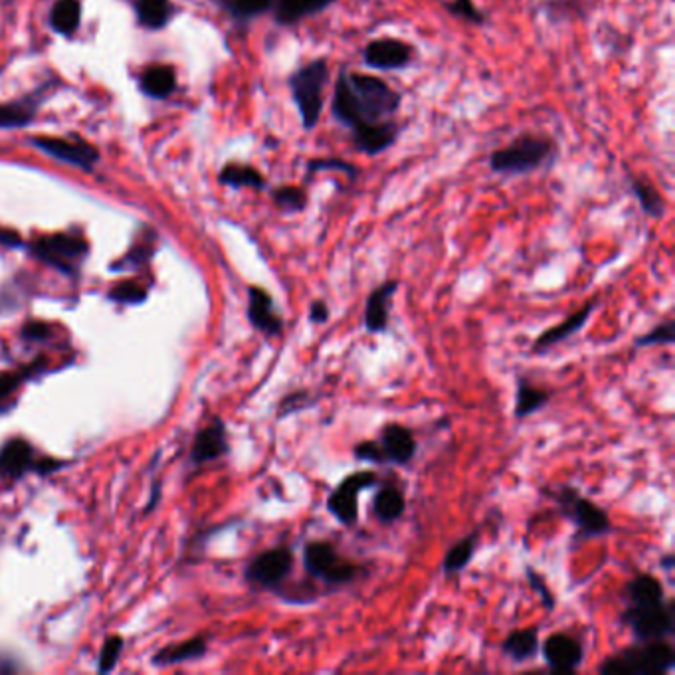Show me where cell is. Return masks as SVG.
I'll return each instance as SVG.
<instances>
[{"instance_id":"32","label":"cell","mask_w":675,"mask_h":675,"mask_svg":"<svg viewBox=\"0 0 675 675\" xmlns=\"http://www.w3.org/2000/svg\"><path fill=\"white\" fill-rule=\"evenodd\" d=\"M341 173L345 175L349 181H357L361 175L359 165L341 159V157H311L305 161V169H303V177L305 181L313 179L319 173Z\"/></svg>"},{"instance_id":"16","label":"cell","mask_w":675,"mask_h":675,"mask_svg":"<svg viewBox=\"0 0 675 675\" xmlns=\"http://www.w3.org/2000/svg\"><path fill=\"white\" fill-rule=\"evenodd\" d=\"M379 442L385 450L386 462L390 466L406 468L412 464V460L418 454V440L414 432L408 426L388 422L385 428L381 430Z\"/></svg>"},{"instance_id":"15","label":"cell","mask_w":675,"mask_h":675,"mask_svg":"<svg viewBox=\"0 0 675 675\" xmlns=\"http://www.w3.org/2000/svg\"><path fill=\"white\" fill-rule=\"evenodd\" d=\"M248 319L266 337H280L284 333V317L278 313L274 297L264 288L252 286L248 290Z\"/></svg>"},{"instance_id":"44","label":"cell","mask_w":675,"mask_h":675,"mask_svg":"<svg viewBox=\"0 0 675 675\" xmlns=\"http://www.w3.org/2000/svg\"><path fill=\"white\" fill-rule=\"evenodd\" d=\"M151 256V250H149V246L147 244H141V246H137V248H133L129 254H127V258H125V262H131V264H143L147 258Z\"/></svg>"},{"instance_id":"28","label":"cell","mask_w":675,"mask_h":675,"mask_svg":"<svg viewBox=\"0 0 675 675\" xmlns=\"http://www.w3.org/2000/svg\"><path fill=\"white\" fill-rule=\"evenodd\" d=\"M50 28L64 36L72 38L82 24V2L80 0H56L48 16Z\"/></svg>"},{"instance_id":"11","label":"cell","mask_w":675,"mask_h":675,"mask_svg":"<svg viewBox=\"0 0 675 675\" xmlns=\"http://www.w3.org/2000/svg\"><path fill=\"white\" fill-rule=\"evenodd\" d=\"M32 254L38 260L70 274L88 254V242L76 234H52L36 240L32 244Z\"/></svg>"},{"instance_id":"22","label":"cell","mask_w":675,"mask_h":675,"mask_svg":"<svg viewBox=\"0 0 675 675\" xmlns=\"http://www.w3.org/2000/svg\"><path fill=\"white\" fill-rule=\"evenodd\" d=\"M228 452V440H226V426L222 420H214L210 426H206L194 440L193 460L196 464L212 462Z\"/></svg>"},{"instance_id":"31","label":"cell","mask_w":675,"mask_h":675,"mask_svg":"<svg viewBox=\"0 0 675 675\" xmlns=\"http://www.w3.org/2000/svg\"><path fill=\"white\" fill-rule=\"evenodd\" d=\"M220 6L236 24H250L252 20L272 12L276 0H212Z\"/></svg>"},{"instance_id":"17","label":"cell","mask_w":675,"mask_h":675,"mask_svg":"<svg viewBox=\"0 0 675 675\" xmlns=\"http://www.w3.org/2000/svg\"><path fill=\"white\" fill-rule=\"evenodd\" d=\"M596 305H598V301L590 299L580 309H577L573 315H569L565 321H561L555 327L543 331L535 339V343H533V353H547L549 349H553V347L561 345L563 341L575 337L577 333H580L584 329V325L590 321Z\"/></svg>"},{"instance_id":"4","label":"cell","mask_w":675,"mask_h":675,"mask_svg":"<svg viewBox=\"0 0 675 675\" xmlns=\"http://www.w3.org/2000/svg\"><path fill=\"white\" fill-rule=\"evenodd\" d=\"M675 650L670 640L634 642V646L606 658L598 666L602 675H664L674 672Z\"/></svg>"},{"instance_id":"7","label":"cell","mask_w":675,"mask_h":675,"mask_svg":"<svg viewBox=\"0 0 675 675\" xmlns=\"http://www.w3.org/2000/svg\"><path fill=\"white\" fill-rule=\"evenodd\" d=\"M549 495L557 503L559 513L575 525L580 541L602 537L612 531L608 513L600 505L584 497L577 487L565 483L559 485L555 491H549Z\"/></svg>"},{"instance_id":"46","label":"cell","mask_w":675,"mask_h":675,"mask_svg":"<svg viewBox=\"0 0 675 675\" xmlns=\"http://www.w3.org/2000/svg\"><path fill=\"white\" fill-rule=\"evenodd\" d=\"M0 244L8 246V248H18L22 244V238L14 230L0 228Z\"/></svg>"},{"instance_id":"41","label":"cell","mask_w":675,"mask_h":675,"mask_svg":"<svg viewBox=\"0 0 675 675\" xmlns=\"http://www.w3.org/2000/svg\"><path fill=\"white\" fill-rule=\"evenodd\" d=\"M121 650H123V642H121V638H117V636L109 638V640L103 644L101 654H99V670H101L103 674L115 668V664H117V660H119V656H121Z\"/></svg>"},{"instance_id":"48","label":"cell","mask_w":675,"mask_h":675,"mask_svg":"<svg viewBox=\"0 0 675 675\" xmlns=\"http://www.w3.org/2000/svg\"><path fill=\"white\" fill-rule=\"evenodd\" d=\"M674 565H675V557L674 555H672V553H668V555H664V557L660 559V567H662L664 571H668V573H672Z\"/></svg>"},{"instance_id":"19","label":"cell","mask_w":675,"mask_h":675,"mask_svg":"<svg viewBox=\"0 0 675 675\" xmlns=\"http://www.w3.org/2000/svg\"><path fill=\"white\" fill-rule=\"evenodd\" d=\"M335 2L337 0H276L272 8V16L278 26L291 28L303 22L305 18L325 12Z\"/></svg>"},{"instance_id":"18","label":"cell","mask_w":675,"mask_h":675,"mask_svg":"<svg viewBox=\"0 0 675 675\" xmlns=\"http://www.w3.org/2000/svg\"><path fill=\"white\" fill-rule=\"evenodd\" d=\"M400 288L398 280H386L381 286L369 293L365 303V331L371 335H383L388 331V319H390V303L396 291Z\"/></svg>"},{"instance_id":"25","label":"cell","mask_w":675,"mask_h":675,"mask_svg":"<svg viewBox=\"0 0 675 675\" xmlns=\"http://www.w3.org/2000/svg\"><path fill=\"white\" fill-rule=\"evenodd\" d=\"M551 400V392L533 385L529 379L519 377L517 379V392H515V418L525 420L537 412H541L547 402Z\"/></svg>"},{"instance_id":"33","label":"cell","mask_w":675,"mask_h":675,"mask_svg":"<svg viewBox=\"0 0 675 675\" xmlns=\"http://www.w3.org/2000/svg\"><path fill=\"white\" fill-rule=\"evenodd\" d=\"M274 206L284 214H299L309 206V194L299 185H280L270 189Z\"/></svg>"},{"instance_id":"10","label":"cell","mask_w":675,"mask_h":675,"mask_svg":"<svg viewBox=\"0 0 675 675\" xmlns=\"http://www.w3.org/2000/svg\"><path fill=\"white\" fill-rule=\"evenodd\" d=\"M416 58L418 50L414 44L392 36L373 38L361 50L363 64L377 72H404L416 62Z\"/></svg>"},{"instance_id":"21","label":"cell","mask_w":675,"mask_h":675,"mask_svg":"<svg viewBox=\"0 0 675 675\" xmlns=\"http://www.w3.org/2000/svg\"><path fill=\"white\" fill-rule=\"evenodd\" d=\"M539 648H541V638H539L537 626L513 630L501 642V654L515 664H523V662L533 660L539 654Z\"/></svg>"},{"instance_id":"12","label":"cell","mask_w":675,"mask_h":675,"mask_svg":"<svg viewBox=\"0 0 675 675\" xmlns=\"http://www.w3.org/2000/svg\"><path fill=\"white\" fill-rule=\"evenodd\" d=\"M293 565H295L293 551L286 545H280V547H274V549H268V551L260 553L248 565L246 580L256 584V586L278 592L280 586L290 579L291 573H293Z\"/></svg>"},{"instance_id":"14","label":"cell","mask_w":675,"mask_h":675,"mask_svg":"<svg viewBox=\"0 0 675 675\" xmlns=\"http://www.w3.org/2000/svg\"><path fill=\"white\" fill-rule=\"evenodd\" d=\"M539 650L547 668L555 674H575L584 660V644L565 632L551 634Z\"/></svg>"},{"instance_id":"20","label":"cell","mask_w":675,"mask_h":675,"mask_svg":"<svg viewBox=\"0 0 675 675\" xmlns=\"http://www.w3.org/2000/svg\"><path fill=\"white\" fill-rule=\"evenodd\" d=\"M218 183L228 187V189H234V191H240V189L266 191L268 189V179L260 169H256L254 165L236 163V161L226 163L220 169Z\"/></svg>"},{"instance_id":"34","label":"cell","mask_w":675,"mask_h":675,"mask_svg":"<svg viewBox=\"0 0 675 675\" xmlns=\"http://www.w3.org/2000/svg\"><path fill=\"white\" fill-rule=\"evenodd\" d=\"M204 652H206V642L202 638H194V640H189L185 644L171 646V648L163 650L161 654L155 656V664H161V666L179 664V662L200 658Z\"/></svg>"},{"instance_id":"38","label":"cell","mask_w":675,"mask_h":675,"mask_svg":"<svg viewBox=\"0 0 675 675\" xmlns=\"http://www.w3.org/2000/svg\"><path fill=\"white\" fill-rule=\"evenodd\" d=\"M525 577L529 580V586L533 588V592L541 598L543 608L547 612H553L555 606H557V600H555V594H553V590H551L547 579L539 571H535L533 567H525Z\"/></svg>"},{"instance_id":"1","label":"cell","mask_w":675,"mask_h":675,"mask_svg":"<svg viewBox=\"0 0 675 675\" xmlns=\"http://www.w3.org/2000/svg\"><path fill=\"white\" fill-rule=\"evenodd\" d=\"M404 96L379 76L351 72L341 64L333 82L331 117L349 131L353 147L365 157L386 153L402 135L396 113Z\"/></svg>"},{"instance_id":"2","label":"cell","mask_w":675,"mask_h":675,"mask_svg":"<svg viewBox=\"0 0 675 675\" xmlns=\"http://www.w3.org/2000/svg\"><path fill=\"white\" fill-rule=\"evenodd\" d=\"M561 157L559 141L547 133H521L489 153L487 165L499 177H525L549 169Z\"/></svg>"},{"instance_id":"42","label":"cell","mask_w":675,"mask_h":675,"mask_svg":"<svg viewBox=\"0 0 675 675\" xmlns=\"http://www.w3.org/2000/svg\"><path fill=\"white\" fill-rule=\"evenodd\" d=\"M547 14L553 20H563V16H579V0H547Z\"/></svg>"},{"instance_id":"30","label":"cell","mask_w":675,"mask_h":675,"mask_svg":"<svg viewBox=\"0 0 675 675\" xmlns=\"http://www.w3.org/2000/svg\"><path fill=\"white\" fill-rule=\"evenodd\" d=\"M32 448L24 440H10L0 450V476L18 478L30 466Z\"/></svg>"},{"instance_id":"29","label":"cell","mask_w":675,"mask_h":675,"mask_svg":"<svg viewBox=\"0 0 675 675\" xmlns=\"http://www.w3.org/2000/svg\"><path fill=\"white\" fill-rule=\"evenodd\" d=\"M137 22L147 30H163L173 20L175 8L171 0H137Z\"/></svg>"},{"instance_id":"3","label":"cell","mask_w":675,"mask_h":675,"mask_svg":"<svg viewBox=\"0 0 675 675\" xmlns=\"http://www.w3.org/2000/svg\"><path fill=\"white\" fill-rule=\"evenodd\" d=\"M331 82L327 58H313L288 76L291 101L297 107L303 131L317 129L325 111V90Z\"/></svg>"},{"instance_id":"13","label":"cell","mask_w":675,"mask_h":675,"mask_svg":"<svg viewBox=\"0 0 675 675\" xmlns=\"http://www.w3.org/2000/svg\"><path fill=\"white\" fill-rule=\"evenodd\" d=\"M60 86V82H44L40 84L38 88H34L32 92L24 94L18 99H12V101H4L0 103V129H22V127H28L40 107L48 101V97L52 96V92Z\"/></svg>"},{"instance_id":"45","label":"cell","mask_w":675,"mask_h":675,"mask_svg":"<svg viewBox=\"0 0 675 675\" xmlns=\"http://www.w3.org/2000/svg\"><path fill=\"white\" fill-rule=\"evenodd\" d=\"M48 333H50V329L44 323H30V325L24 327L26 339H44V337H48Z\"/></svg>"},{"instance_id":"9","label":"cell","mask_w":675,"mask_h":675,"mask_svg":"<svg viewBox=\"0 0 675 675\" xmlns=\"http://www.w3.org/2000/svg\"><path fill=\"white\" fill-rule=\"evenodd\" d=\"M28 143L44 153L46 157H52L60 163H66L70 167L82 169L86 173H94V169L101 159L99 149H96L90 141L80 137H52V135H34L28 137Z\"/></svg>"},{"instance_id":"40","label":"cell","mask_w":675,"mask_h":675,"mask_svg":"<svg viewBox=\"0 0 675 675\" xmlns=\"http://www.w3.org/2000/svg\"><path fill=\"white\" fill-rule=\"evenodd\" d=\"M147 297V290L137 282H121L111 290V299L119 303H141Z\"/></svg>"},{"instance_id":"5","label":"cell","mask_w":675,"mask_h":675,"mask_svg":"<svg viewBox=\"0 0 675 675\" xmlns=\"http://www.w3.org/2000/svg\"><path fill=\"white\" fill-rule=\"evenodd\" d=\"M620 620L630 628L634 642L672 640L675 634V602L666 596L626 600Z\"/></svg>"},{"instance_id":"6","label":"cell","mask_w":675,"mask_h":675,"mask_svg":"<svg viewBox=\"0 0 675 675\" xmlns=\"http://www.w3.org/2000/svg\"><path fill=\"white\" fill-rule=\"evenodd\" d=\"M303 569L311 579L333 588L353 584L361 577L369 575L363 565L345 559L337 551V547L325 539L307 541L303 545Z\"/></svg>"},{"instance_id":"8","label":"cell","mask_w":675,"mask_h":675,"mask_svg":"<svg viewBox=\"0 0 675 675\" xmlns=\"http://www.w3.org/2000/svg\"><path fill=\"white\" fill-rule=\"evenodd\" d=\"M381 485L377 472H353L335 485V489L327 497V511L341 523L343 527H353L359 521V495L367 489Z\"/></svg>"},{"instance_id":"39","label":"cell","mask_w":675,"mask_h":675,"mask_svg":"<svg viewBox=\"0 0 675 675\" xmlns=\"http://www.w3.org/2000/svg\"><path fill=\"white\" fill-rule=\"evenodd\" d=\"M353 458L357 462H367L375 466H388L385 450L379 440H363L353 446Z\"/></svg>"},{"instance_id":"47","label":"cell","mask_w":675,"mask_h":675,"mask_svg":"<svg viewBox=\"0 0 675 675\" xmlns=\"http://www.w3.org/2000/svg\"><path fill=\"white\" fill-rule=\"evenodd\" d=\"M14 386H16V379H14V377L2 375V377H0V400H2L4 396H8V394L14 390Z\"/></svg>"},{"instance_id":"35","label":"cell","mask_w":675,"mask_h":675,"mask_svg":"<svg viewBox=\"0 0 675 675\" xmlns=\"http://www.w3.org/2000/svg\"><path fill=\"white\" fill-rule=\"evenodd\" d=\"M317 396L309 390V388H299V390H293L290 394H286L280 404H278V420H286L290 418L293 414H299V412H305L309 408H313L317 404Z\"/></svg>"},{"instance_id":"37","label":"cell","mask_w":675,"mask_h":675,"mask_svg":"<svg viewBox=\"0 0 675 675\" xmlns=\"http://www.w3.org/2000/svg\"><path fill=\"white\" fill-rule=\"evenodd\" d=\"M672 343H675L674 319H666L660 325H656L652 331L634 339L636 349H646V347H656V345H672Z\"/></svg>"},{"instance_id":"36","label":"cell","mask_w":675,"mask_h":675,"mask_svg":"<svg viewBox=\"0 0 675 675\" xmlns=\"http://www.w3.org/2000/svg\"><path fill=\"white\" fill-rule=\"evenodd\" d=\"M442 6L452 18H460L472 26L487 24V14L476 4V0H442Z\"/></svg>"},{"instance_id":"27","label":"cell","mask_w":675,"mask_h":675,"mask_svg":"<svg viewBox=\"0 0 675 675\" xmlns=\"http://www.w3.org/2000/svg\"><path fill=\"white\" fill-rule=\"evenodd\" d=\"M480 539H482L480 531H472L470 535H466L464 539H460L458 543H454L448 549V553H446V557L442 561V573L446 577H452V575H458V573L466 571L468 565L472 563V559L478 553Z\"/></svg>"},{"instance_id":"26","label":"cell","mask_w":675,"mask_h":675,"mask_svg":"<svg viewBox=\"0 0 675 675\" xmlns=\"http://www.w3.org/2000/svg\"><path fill=\"white\" fill-rule=\"evenodd\" d=\"M630 193L638 200L642 212L650 218H662L666 212V198L646 175H632L628 179Z\"/></svg>"},{"instance_id":"24","label":"cell","mask_w":675,"mask_h":675,"mask_svg":"<svg viewBox=\"0 0 675 675\" xmlns=\"http://www.w3.org/2000/svg\"><path fill=\"white\" fill-rule=\"evenodd\" d=\"M139 88L147 97L167 99L177 90V72L169 64H153L141 74Z\"/></svg>"},{"instance_id":"23","label":"cell","mask_w":675,"mask_h":675,"mask_svg":"<svg viewBox=\"0 0 675 675\" xmlns=\"http://www.w3.org/2000/svg\"><path fill=\"white\" fill-rule=\"evenodd\" d=\"M371 511L381 525L396 523L406 511L404 491L396 485H381L373 497Z\"/></svg>"},{"instance_id":"43","label":"cell","mask_w":675,"mask_h":675,"mask_svg":"<svg viewBox=\"0 0 675 675\" xmlns=\"http://www.w3.org/2000/svg\"><path fill=\"white\" fill-rule=\"evenodd\" d=\"M309 323L311 325H325L331 319V309L327 305V301L323 299H313L309 305Z\"/></svg>"}]
</instances>
